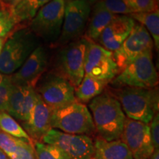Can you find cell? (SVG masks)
I'll return each mask as SVG.
<instances>
[{
  "label": "cell",
  "mask_w": 159,
  "mask_h": 159,
  "mask_svg": "<svg viewBox=\"0 0 159 159\" xmlns=\"http://www.w3.org/2000/svg\"><path fill=\"white\" fill-rule=\"evenodd\" d=\"M0 159H9L7 155L0 149Z\"/></svg>",
  "instance_id": "obj_36"
},
{
  "label": "cell",
  "mask_w": 159,
  "mask_h": 159,
  "mask_svg": "<svg viewBox=\"0 0 159 159\" xmlns=\"http://www.w3.org/2000/svg\"><path fill=\"white\" fill-rule=\"evenodd\" d=\"M108 82L98 80L89 75L84 77L79 85L75 89V95L77 102H89L102 93Z\"/></svg>",
  "instance_id": "obj_20"
},
{
  "label": "cell",
  "mask_w": 159,
  "mask_h": 159,
  "mask_svg": "<svg viewBox=\"0 0 159 159\" xmlns=\"http://www.w3.org/2000/svg\"><path fill=\"white\" fill-rule=\"evenodd\" d=\"M9 159H36L33 142L22 139L16 153Z\"/></svg>",
  "instance_id": "obj_28"
},
{
  "label": "cell",
  "mask_w": 159,
  "mask_h": 159,
  "mask_svg": "<svg viewBox=\"0 0 159 159\" xmlns=\"http://www.w3.org/2000/svg\"><path fill=\"white\" fill-rule=\"evenodd\" d=\"M91 11L89 0H68L65 3L61 35L54 44L63 47L80 39L86 29Z\"/></svg>",
  "instance_id": "obj_9"
},
{
  "label": "cell",
  "mask_w": 159,
  "mask_h": 159,
  "mask_svg": "<svg viewBox=\"0 0 159 159\" xmlns=\"http://www.w3.org/2000/svg\"><path fill=\"white\" fill-rule=\"evenodd\" d=\"M134 13H148L158 10V0H128Z\"/></svg>",
  "instance_id": "obj_29"
},
{
  "label": "cell",
  "mask_w": 159,
  "mask_h": 159,
  "mask_svg": "<svg viewBox=\"0 0 159 159\" xmlns=\"http://www.w3.org/2000/svg\"><path fill=\"white\" fill-rule=\"evenodd\" d=\"M21 140V139L16 138L2 131H0V149L7 155L8 158H11L16 153Z\"/></svg>",
  "instance_id": "obj_27"
},
{
  "label": "cell",
  "mask_w": 159,
  "mask_h": 159,
  "mask_svg": "<svg viewBox=\"0 0 159 159\" xmlns=\"http://www.w3.org/2000/svg\"><path fill=\"white\" fill-rule=\"evenodd\" d=\"M144 26L150 36L157 51L159 49V10L148 13H133L128 15Z\"/></svg>",
  "instance_id": "obj_21"
},
{
  "label": "cell",
  "mask_w": 159,
  "mask_h": 159,
  "mask_svg": "<svg viewBox=\"0 0 159 159\" xmlns=\"http://www.w3.org/2000/svg\"><path fill=\"white\" fill-rule=\"evenodd\" d=\"M120 139L128 147L134 159H148L155 150L150 126L139 121L126 118Z\"/></svg>",
  "instance_id": "obj_13"
},
{
  "label": "cell",
  "mask_w": 159,
  "mask_h": 159,
  "mask_svg": "<svg viewBox=\"0 0 159 159\" xmlns=\"http://www.w3.org/2000/svg\"><path fill=\"white\" fill-rule=\"evenodd\" d=\"M48 63V55L43 46H39L30 55L20 68L11 75L13 84L35 85L44 72Z\"/></svg>",
  "instance_id": "obj_14"
},
{
  "label": "cell",
  "mask_w": 159,
  "mask_h": 159,
  "mask_svg": "<svg viewBox=\"0 0 159 159\" xmlns=\"http://www.w3.org/2000/svg\"><path fill=\"white\" fill-rule=\"evenodd\" d=\"M88 39H80L67 43L60 51L57 59V72L69 80L75 89L84 77V63Z\"/></svg>",
  "instance_id": "obj_8"
},
{
  "label": "cell",
  "mask_w": 159,
  "mask_h": 159,
  "mask_svg": "<svg viewBox=\"0 0 159 159\" xmlns=\"http://www.w3.org/2000/svg\"><path fill=\"white\" fill-rule=\"evenodd\" d=\"M97 1H99V0H89V2H90V4L94 3V2H97Z\"/></svg>",
  "instance_id": "obj_38"
},
{
  "label": "cell",
  "mask_w": 159,
  "mask_h": 159,
  "mask_svg": "<svg viewBox=\"0 0 159 159\" xmlns=\"http://www.w3.org/2000/svg\"><path fill=\"white\" fill-rule=\"evenodd\" d=\"M5 41H6V37L5 38H0V53H1L3 46H4V44H5Z\"/></svg>",
  "instance_id": "obj_34"
},
{
  "label": "cell",
  "mask_w": 159,
  "mask_h": 159,
  "mask_svg": "<svg viewBox=\"0 0 159 159\" xmlns=\"http://www.w3.org/2000/svg\"><path fill=\"white\" fill-rule=\"evenodd\" d=\"M114 87L153 89L158 85V75L152 61V50L139 55L111 80Z\"/></svg>",
  "instance_id": "obj_4"
},
{
  "label": "cell",
  "mask_w": 159,
  "mask_h": 159,
  "mask_svg": "<svg viewBox=\"0 0 159 159\" xmlns=\"http://www.w3.org/2000/svg\"><path fill=\"white\" fill-rule=\"evenodd\" d=\"M52 0H22L12 9L17 23L29 21L35 16L43 6Z\"/></svg>",
  "instance_id": "obj_22"
},
{
  "label": "cell",
  "mask_w": 159,
  "mask_h": 159,
  "mask_svg": "<svg viewBox=\"0 0 159 159\" xmlns=\"http://www.w3.org/2000/svg\"><path fill=\"white\" fill-rule=\"evenodd\" d=\"M115 97L127 118L133 120L149 125L158 112V89L121 87L116 91Z\"/></svg>",
  "instance_id": "obj_2"
},
{
  "label": "cell",
  "mask_w": 159,
  "mask_h": 159,
  "mask_svg": "<svg viewBox=\"0 0 159 159\" xmlns=\"http://www.w3.org/2000/svg\"><path fill=\"white\" fill-rule=\"evenodd\" d=\"M97 2L113 14L128 16L134 13L128 0H99Z\"/></svg>",
  "instance_id": "obj_25"
},
{
  "label": "cell",
  "mask_w": 159,
  "mask_h": 159,
  "mask_svg": "<svg viewBox=\"0 0 159 159\" xmlns=\"http://www.w3.org/2000/svg\"><path fill=\"white\" fill-rule=\"evenodd\" d=\"M4 7H5V6H4L2 2V0H0V11H1Z\"/></svg>",
  "instance_id": "obj_37"
},
{
  "label": "cell",
  "mask_w": 159,
  "mask_h": 159,
  "mask_svg": "<svg viewBox=\"0 0 159 159\" xmlns=\"http://www.w3.org/2000/svg\"><path fill=\"white\" fill-rule=\"evenodd\" d=\"M7 76H8V75H5L0 72V85H1L2 83H4V81L5 80L6 78L7 77Z\"/></svg>",
  "instance_id": "obj_35"
},
{
  "label": "cell",
  "mask_w": 159,
  "mask_h": 159,
  "mask_svg": "<svg viewBox=\"0 0 159 159\" xmlns=\"http://www.w3.org/2000/svg\"><path fill=\"white\" fill-rule=\"evenodd\" d=\"M89 108L101 138L108 142L121 139L127 117L114 95L107 91L102 93L91 99Z\"/></svg>",
  "instance_id": "obj_1"
},
{
  "label": "cell",
  "mask_w": 159,
  "mask_h": 159,
  "mask_svg": "<svg viewBox=\"0 0 159 159\" xmlns=\"http://www.w3.org/2000/svg\"><path fill=\"white\" fill-rule=\"evenodd\" d=\"M0 129L2 132L14 136L16 138L33 142L30 137L14 118H13L7 112L1 111H0Z\"/></svg>",
  "instance_id": "obj_23"
},
{
  "label": "cell",
  "mask_w": 159,
  "mask_h": 159,
  "mask_svg": "<svg viewBox=\"0 0 159 159\" xmlns=\"http://www.w3.org/2000/svg\"><path fill=\"white\" fill-rule=\"evenodd\" d=\"M119 15L113 14L104 8L99 2H95L91 10L86 30V38L91 41H98L105 27Z\"/></svg>",
  "instance_id": "obj_19"
},
{
  "label": "cell",
  "mask_w": 159,
  "mask_h": 159,
  "mask_svg": "<svg viewBox=\"0 0 159 159\" xmlns=\"http://www.w3.org/2000/svg\"><path fill=\"white\" fill-rule=\"evenodd\" d=\"M39 46L38 37L30 28L14 32L6 40L0 53V72L13 75Z\"/></svg>",
  "instance_id": "obj_3"
},
{
  "label": "cell",
  "mask_w": 159,
  "mask_h": 159,
  "mask_svg": "<svg viewBox=\"0 0 159 159\" xmlns=\"http://www.w3.org/2000/svg\"><path fill=\"white\" fill-rule=\"evenodd\" d=\"M37 92L30 85H12L6 112L21 122L28 119L36 99Z\"/></svg>",
  "instance_id": "obj_15"
},
{
  "label": "cell",
  "mask_w": 159,
  "mask_h": 159,
  "mask_svg": "<svg viewBox=\"0 0 159 159\" xmlns=\"http://www.w3.org/2000/svg\"><path fill=\"white\" fill-rule=\"evenodd\" d=\"M50 125L52 129L69 134L88 136L96 131L88 107L77 101L64 108L52 111Z\"/></svg>",
  "instance_id": "obj_5"
},
{
  "label": "cell",
  "mask_w": 159,
  "mask_h": 159,
  "mask_svg": "<svg viewBox=\"0 0 159 159\" xmlns=\"http://www.w3.org/2000/svg\"><path fill=\"white\" fill-rule=\"evenodd\" d=\"M65 3V0H52L30 20V29L38 38L52 43L57 41L63 26Z\"/></svg>",
  "instance_id": "obj_7"
},
{
  "label": "cell",
  "mask_w": 159,
  "mask_h": 159,
  "mask_svg": "<svg viewBox=\"0 0 159 159\" xmlns=\"http://www.w3.org/2000/svg\"><path fill=\"white\" fill-rule=\"evenodd\" d=\"M35 85V91L51 111L77 102L74 86L57 72H49L41 76Z\"/></svg>",
  "instance_id": "obj_6"
},
{
  "label": "cell",
  "mask_w": 159,
  "mask_h": 159,
  "mask_svg": "<svg viewBox=\"0 0 159 159\" xmlns=\"http://www.w3.org/2000/svg\"><path fill=\"white\" fill-rule=\"evenodd\" d=\"M22 0H2L3 5L5 7H9V8L13 9V7H16L18 4L21 2Z\"/></svg>",
  "instance_id": "obj_32"
},
{
  "label": "cell",
  "mask_w": 159,
  "mask_h": 159,
  "mask_svg": "<svg viewBox=\"0 0 159 159\" xmlns=\"http://www.w3.org/2000/svg\"><path fill=\"white\" fill-rule=\"evenodd\" d=\"M12 9L4 7L0 11V38H5L17 25Z\"/></svg>",
  "instance_id": "obj_26"
},
{
  "label": "cell",
  "mask_w": 159,
  "mask_h": 159,
  "mask_svg": "<svg viewBox=\"0 0 159 159\" xmlns=\"http://www.w3.org/2000/svg\"><path fill=\"white\" fill-rule=\"evenodd\" d=\"M36 159H71L66 154L54 145L41 142H34Z\"/></svg>",
  "instance_id": "obj_24"
},
{
  "label": "cell",
  "mask_w": 159,
  "mask_h": 159,
  "mask_svg": "<svg viewBox=\"0 0 159 159\" xmlns=\"http://www.w3.org/2000/svg\"><path fill=\"white\" fill-rule=\"evenodd\" d=\"M153 41L144 26L135 23L128 37L120 47L113 52L119 72L134 61L139 55L148 50H152Z\"/></svg>",
  "instance_id": "obj_12"
},
{
  "label": "cell",
  "mask_w": 159,
  "mask_h": 159,
  "mask_svg": "<svg viewBox=\"0 0 159 159\" xmlns=\"http://www.w3.org/2000/svg\"><path fill=\"white\" fill-rule=\"evenodd\" d=\"M51 113L50 108L37 94L35 104L28 119L25 122H22L23 129L33 142H41L42 137L52 129Z\"/></svg>",
  "instance_id": "obj_17"
},
{
  "label": "cell",
  "mask_w": 159,
  "mask_h": 159,
  "mask_svg": "<svg viewBox=\"0 0 159 159\" xmlns=\"http://www.w3.org/2000/svg\"><path fill=\"white\" fill-rule=\"evenodd\" d=\"M13 83L11 81V75H8L4 83L0 85V111H7V102L11 93Z\"/></svg>",
  "instance_id": "obj_30"
},
{
  "label": "cell",
  "mask_w": 159,
  "mask_h": 159,
  "mask_svg": "<svg viewBox=\"0 0 159 159\" xmlns=\"http://www.w3.org/2000/svg\"><path fill=\"white\" fill-rule=\"evenodd\" d=\"M136 23L129 16L119 15L105 27L99 36V45L114 52L128 37Z\"/></svg>",
  "instance_id": "obj_16"
},
{
  "label": "cell",
  "mask_w": 159,
  "mask_h": 159,
  "mask_svg": "<svg viewBox=\"0 0 159 159\" xmlns=\"http://www.w3.org/2000/svg\"><path fill=\"white\" fill-rule=\"evenodd\" d=\"M150 131L151 139L155 150H159V115L158 112L155 114L150 122Z\"/></svg>",
  "instance_id": "obj_31"
},
{
  "label": "cell",
  "mask_w": 159,
  "mask_h": 159,
  "mask_svg": "<svg viewBox=\"0 0 159 159\" xmlns=\"http://www.w3.org/2000/svg\"><path fill=\"white\" fill-rule=\"evenodd\" d=\"M148 159H159V150H154L153 152Z\"/></svg>",
  "instance_id": "obj_33"
},
{
  "label": "cell",
  "mask_w": 159,
  "mask_h": 159,
  "mask_svg": "<svg viewBox=\"0 0 159 159\" xmlns=\"http://www.w3.org/2000/svg\"><path fill=\"white\" fill-rule=\"evenodd\" d=\"M94 152L91 159H134L130 151L121 139L105 140L98 137L94 142Z\"/></svg>",
  "instance_id": "obj_18"
},
{
  "label": "cell",
  "mask_w": 159,
  "mask_h": 159,
  "mask_svg": "<svg viewBox=\"0 0 159 159\" xmlns=\"http://www.w3.org/2000/svg\"><path fill=\"white\" fill-rule=\"evenodd\" d=\"M0 131H1V129H0Z\"/></svg>",
  "instance_id": "obj_39"
},
{
  "label": "cell",
  "mask_w": 159,
  "mask_h": 159,
  "mask_svg": "<svg viewBox=\"0 0 159 159\" xmlns=\"http://www.w3.org/2000/svg\"><path fill=\"white\" fill-rule=\"evenodd\" d=\"M84 73L94 78L109 82L119 73L112 52L88 39L84 63Z\"/></svg>",
  "instance_id": "obj_10"
},
{
  "label": "cell",
  "mask_w": 159,
  "mask_h": 159,
  "mask_svg": "<svg viewBox=\"0 0 159 159\" xmlns=\"http://www.w3.org/2000/svg\"><path fill=\"white\" fill-rule=\"evenodd\" d=\"M41 142L57 147L71 159H91L94 156V141L86 135L66 134L52 128Z\"/></svg>",
  "instance_id": "obj_11"
}]
</instances>
